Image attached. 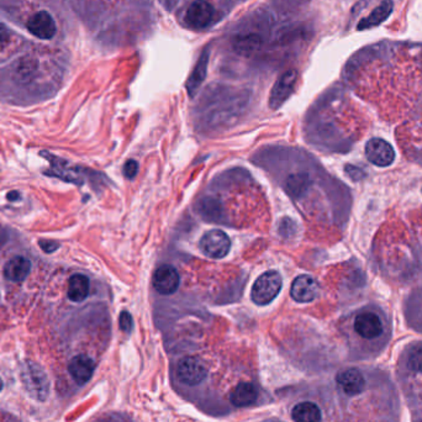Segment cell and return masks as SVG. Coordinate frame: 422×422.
Returning <instances> with one entry per match:
<instances>
[{
  "instance_id": "ba28073f",
  "label": "cell",
  "mask_w": 422,
  "mask_h": 422,
  "mask_svg": "<svg viewBox=\"0 0 422 422\" xmlns=\"http://www.w3.org/2000/svg\"><path fill=\"white\" fill-rule=\"evenodd\" d=\"M366 156L369 162L378 167H388L395 159V152L392 146L386 140L375 137L369 140L366 145Z\"/></svg>"
},
{
  "instance_id": "e0dca14e",
  "label": "cell",
  "mask_w": 422,
  "mask_h": 422,
  "mask_svg": "<svg viewBox=\"0 0 422 422\" xmlns=\"http://www.w3.org/2000/svg\"><path fill=\"white\" fill-rule=\"evenodd\" d=\"M208 63H209V49H204L200 56L198 63L194 67V71L187 82V91L190 97H194L197 91H199L200 85L204 82L208 72Z\"/></svg>"
},
{
  "instance_id": "ffe728a7",
  "label": "cell",
  "mask_w": 422,
  "mask_h": 422,
  "mask_svg": "<svg viewBox=\"0 0 422 422\" xmlns=\"http://www.w3.org/2000/svg\"><path fill=\"white\" fill-rule=\"evenodd\" d=\"M291 417L296 422H321V411L314 403L304 401L294 406Z\"/></svg>"
},
{
  "instance_id": "603a6c76",
  "label": "cell",
  "mask_w": 422,
  "mask_h": 422,
  "mask_svg": "<svg viewBox=\"0 0 422 422\" xmlns=\"http://www.w3.org/2000/svg\"><path fill=\"white\" fill-rule=\"evenodd\" d=\"M139 172V163L133 159H129L125 166H124V175L126 177L127 179H133L136 175Z\"/></svg>"
},
{
  "instance_id": "8fae6325",
  "label": "cell",
  "mask_w": 422,
  "mask_h": 422,
  "mask_svg": "<svg viewBox=\"0 0 422 422\" xmlns=\"http://www.w3.org/2000/svg\"><path fill=\"white\" fill-rule=\"evenodd\" d=\"M319 284L314 278L308 274H302L294 279L290 289L293 300L298 302H310L319 294Z\"/></svg>"
},
{
  "instance_id": "4316f807",
  "label": "cell",
  "mask_w": 422,
  "mask_h": 422,
  "mask_svg": "<svg viewBox=\"0 0 422 422\" xmlns=\"http://www.w3.org/2000/svg\"><path fill=\"white\" fill-rule=\"evenodd\" d=\"M18 198H19V194L18 193L8 194V199H9V200L18 199Z\"/></svg>"
},
{
  "instance_id": "7c38bea8",
  "label": "cell",
  "mask_w": 422,
  "mask_h": 422,
  "mask_svg": "<svg viewBox=\"0 0 422 422\" xmlns=\"http://www.w3.org/2000/svg\"><path fill=\"white\" fill-rule=\"evenodd\" d=\"M27 30L41 40H49L56 34V23L49 12H38L29 19Z\"/></svg>"
},
{
  "instance_id": "cb8c5ba5",
  "label": "cell",
  "mask_w": 422,
  "mask_h": 422,
  "mask_svg": "<svg viewBox=\"0 0 422 422\" xmlns=\"http://www.w3.org/2000/svg\"><path fill=\"white\" fill-rule=\"evenodd\" d=\"M119 324H120V329L124 332L131 331V329H133V318H131V315L129 311H122L120 314V318H119Z\"/></svg>"
},
{
  "instance_id": "9a60e30c",
  "label": "cell",
  "mask_w": 422,
  "mask_h": 422,
  "mask_svg": "<svg viewBox=\"0 0 422 422\" xmlns=\"http://www.w3.org/2000/svg\"><path fill=\"white\" fill-rule=\"evenodd\" d=\"M31 262L23 256H15L4 265V277L12 283H23L29 277Z\"/></svg>"
},
{
  "instance_id": "5b68a950",
  "label": "cell",
  "mask_w": 422,
  "mask_h": 422,
  "mask_svg": "<svg viewBox=\"0 0 422 422\" xmlns=\"http://www.w3.org/2000/svg\"><path fill=\"white\" fill-rule=\"evenodd\" d=\"M177 374L181 383L187 386H198L206 379L208 369L198 357H186L178 363Z\"/></svg>"
},
{
  "instance_id": "6da1fadb",
  "label": "cell",
  "mask_w": 422,
  "mask_h": 422,
  "mask_svg": "<svg viewBox=\"0 0 422 422\" xmlns=\"http://www.w3.org/2000/svg\"><path fill=\"white\" fill-rule=\"evenodd\" d=\"M21 381L31 398L45 401L49 397V378L36 363H25L21 368Z\"/></svg>"
},
{
  "instance_id": "4fadbf2b",
  "label": "cell",
  "mask_w": 422,
  "mask_h": 422,
  "mask_svg": "<svg viewBox=\"0 0 422 422\" xmlns=\"http://www.w3.org/2000/svg\"><path fill=\"white\" fill-rule=\"evenodd\" d=\"M214 14L215 10L210 3H208L206 0H197L188 9L186 19L190 26L197 29H203L210 24Z\"/></svg>"
},
{
  "instance_id": "30bf717a",
  "label": "cell",
  "mask_w": 422,
  "mask_h": 422,
  "mask_svg": "<svg viewBox=\"0 0 422 422\" xmlns=\"http://www.w3.org/2000/svg\"><path fill=\"white\" fill-rule=\"evenodd\" d=\"M336 383L340 390L348 397L361 394L366 388V378L357 368H347L340 372L336 377Z\"/></svg>"
},
{
  "instance_id": "277c9868",
  "label": "cell",
  "mask_w": 422,
  "mask_h": 422,
  "mask_svg": "<svg viewBox=\"0 0 422 422\" xmlns=\"http://www.w3.org/2000/svg\"><path fill=\"white\" fill-rule=\"evenodd\" d=\"M200 249L209 258L221 260L226 257L231 248V240L221 230L208 231L200 240Z\"/></svg>"
},
{
  "instance_id": "d4e9b609",
  "label": "cell",
  "mask_w": 422,
  "mask_h": 422,
  "mask_svg": "<svg viewBox=\"0 0 422 422\" xmlns=\"http://www.w3.org/2000/svg\"><path fill=\"white\" fill-rule=\"evenodd\" d=\"M38 245H40V247L43 248L45 254H54V251L60 247L58 242L46 241V240H41V241L38 242Z\"/></svg>"
},
{
  "instance_id": "52a82bcc",
  "label": "cell",
  "mask_w": 422,
  "mask_h": 422,
  "mask_svg": "<svg viewBox=\"0 0 422 422\" xmlns=\"http://www.w3.org/2000/svg\"><path fill=\"white\" fill-rule=\"evenodd\" d=\"M41 156L46 159H49V163H51V168L47 169L45 172V175H49V177H56L58 179H62L67 183H73V184H77V186H82L85 183V179L79 173L78 168L71 167L66 161L56 157V156H52L51 153H47V152H43Z\"/></svg>"
},
{
  "instance_id": "44dd1931",
  "label": "cell",
  "mask_w": 422,
  "mask_h": 422,
  "mask_svg": "<svg viewBox=\"0 0 422 422\" xmlns=\"http://www.w3.org/2000/svg\"><path fill=\"white\" fill-rule=\"evenodd\" d=\"M406 369H409L411 373H422V344H415L411 348L409 355L406 356Z\"/></svg>"
},
{
  "instance_id": "83f0119b",
  "label": "cell",
  "mask_w": 422,
  "mask_h": 422,
  "mask_svg": "<svg viewBox=\"0 0 422 422\" xmlns=\"http://www.w3.org/2000/svg\"><path fill=\"white\" fill-rule=\"evenodd\" d=\"M1 390H3V380L0 378V392H1Z\"/></svg>"
},
{
  "instance_id": "8992f818",
  "label": "cell",
  "mask_w": 422,
  "mask_h": 422,
  "mask_svg": "<svg viewBox=\"0 0 422 422\" xmlns=\"http://www.w3.org/2000/svg\"><path fill=\"white\" fill-rule=\"evenodd\" d=\"M296 80H298V72L296 69H289L278 78L269 97V107L273 110L280 108L289 99L296 88Z\"/></svg>"
},
{
  "instance_id": "5bb4252c",
  "label": "cell",
  "mask_w": 422,
  "mask_h": 422,
  "mask_svg": "<svg viewBox=\"0 0 422 422\" xmlns=\"http://www.w3.org/2000/svg\"><path fill=\"white\" fill-rule=\"evenodd\" d=\"M94 369H96V363L91 357L85 355L74 357L68 366V372L71 374V377L80 386L91 380Z\"/></svg>"
},
{
  "instance_id": "d6986e66",
  "label": "cell",
  "mask_w": 422,
  "mask_h": 422,
  "mask_svg": "<svg viewBox=\"0 0 422 422\" xmlns=\"http://www.w3.org/2000/svg\"><path fill=\"white\" fill-rule=\"evenodd\" d=\"M89 279L83 274H74L69 278L67 296L73 302H80L89 296Z\"/></svg>"
},
{
  "instance_id": "7402d4cb",
  "label": "cell",
  "mask_w": 422,
  "mask_h": 422,
  "mask_svg": "<svg viewBox=\"0 0 422 422\" xmlns=\"http://www.w3.org/2000/svg\"><path fill=\"white\" fill-rule=\"evenodd\" d=\"M200 214L206 219L210 220H219L220 219V211L221 208L219 206V203L216 200L206 198V199L200 200Z\"/></svg>"
},
{
  "instance_id": "ac0fdd59",
  "label": "cell",
  "mask_w": 422,
  "mask_h": 422,
  "mask_svg": "<svg viewBox=\"0 0 422 422\" xmlns=\"http://www.w3.org/2000/svg\"><path fill=\"white\" fill-rule=\"evenodd\" d=\"M392 12V0H384L379 5L374 9L373 12L369 14L367 18L363 19L362 21L358 24V30H368L372 27H375L378 25L384 23L386 19L390 16Z\"/></svg>"
},
{
  "instance_id": "3957f363",
  "label": "cell",
  "mask_w": 422,
  "mask_h": 422,
  "mask_svg": "<svg viewBox=\"0 0 422 422\" xmlns=\"http://www.w3.org/2000/svg\"><path fill=\"white\" fill-rule=\"evenodd\" d=\"M353 330L358 337L366 341H377L383 337L386 325L379 314L373 310H363L358 313L353 321Z\"/></svg>"
},
{
  "instance_id": "484cf974",
  "label": "cell",
  "mask_w": 422,
  "mask_h": 422,
  "mask_svg": "<svg viewBox=\"0 0 422 422\" xmlns=\"http://www.w3.org/2000/svg\"><path fill=\"white\" fill-rule=\"evenodd\" d=\"M346 169H350V170H347V173L351 175L352 179H355V181L362 179L363 172L361 169L356 168V167H352V166H347Z\"/></svg>"
},
{
  "instance_id": "7a4b0ae2",
  "label": "cell",
  "mask_w": 422,
  "mask_h": 422,
  "mask_svg": "<svg viewBox=\"0 0 422 422\" xmlns=\"http://www.w3.org/2000/svg\"><path fill=\"white\" fill-rule=\"evenodd\" d=\"M282 277L276 271H265L254 282L251 299L257 305H268L277 298L282 289Z\"/></svg>"
},
{
  "instance_id": "9c48e42d",
  "label": "cell",
  "mask_w": 422,
  "mask_h": 422,
  "mask_svg": "<svg viewBox=\"0 0 422 422\" xmlns=\"http://www.w3.org/2000/svg\"><path fill=\"white\" fill-rule=\"evenodd\" d=\"M152 284L159 294L170 296L179 288L181 277L175 267L170 265H162L155 271Z\"/></svg>"
},
{
  "instance_id": "2e32d148",
  "label": "cell",
  "mask_w": 422,
  "mask_h": 422,
  "mask_svg": "<svg viewBox=\"0 0 422 422\" xmlns=\"http://www.w3.org/2000/svg\"><path fill=\"white\" fill-rule=\"evenodd\" d=\"M258 398V390L252 383L243 381L241 384L236 386L231 392L230 400L237 408H245L254 404V401Z\"/></svg>"
}]
</instances>
